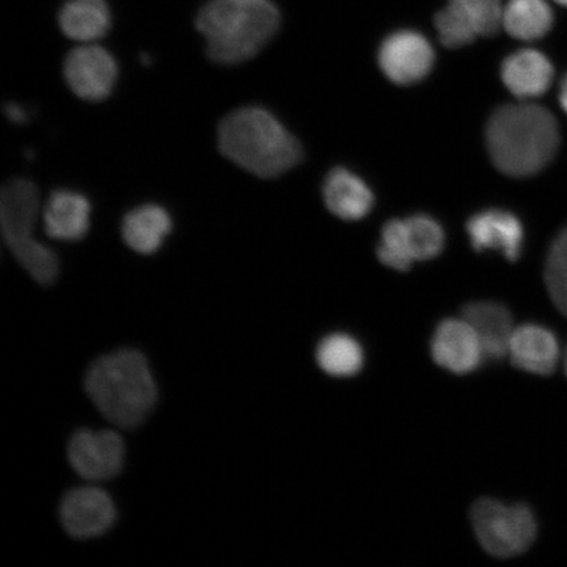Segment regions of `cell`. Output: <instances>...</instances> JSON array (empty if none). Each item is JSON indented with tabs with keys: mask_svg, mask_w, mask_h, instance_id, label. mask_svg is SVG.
Segmentation results:
<instances>
[{
	"mask_svg": "<svg viewBox=\"0 0 567 567\" xmlns=\"http://www.w3.org/2000/svg\"><path fill=\"white\" fill-rule=\"evenodd\" d=\"M49 238L76 243L87 236L91 223L89 198L75 190H53L44 208Z\"/></svg>",
	"mask_w": 567,
	"mask_h": 567,
	"instance_id": "obj_14",
	"label": "cell"
},
{
	"mask_svg": "<svg viewBox=\"0 0 567 567\" xmlns=\"http://www.w3.org/2000/svg\"><path fill=\"white\" fill-rule=\"evenodd\" d=\"M472 523L481 547L494 557L520 556L536 540V519L527 506L481 499L473 506Z\"/></svg>",
	"mask_w": 567,
	"mask_h": 567,
	"instance_id": "obj_6",
	"label": "cell"
},
{
	"mask_svg": "<svg viewBox=\"0 0 567 567\" xmlns=\"http://www.w3.org/2000/svg\"><path fill=\"white\" fill-rule=\"evenodd\" d=\"M84 385L106 420L123 429L137 427L157 403L151 368L136 350H120L97 359L90 367Z\"/></svg>",
	"mask_w": 567,
	"mask_h": 567,
	"instance_id": "obj_4",
	"label": "cell"
},
{
	"mask_svg": "<svg viewBox=\"0 0 567 567\" xmlns=\"http://www.w3.org/2000/svg\"><path fill=\"white\" fill-rule=\"evenodd\" d=\"M173 230L169 213L155 204L142 205L131 210L123 219L122 236L134 252L152 255L165 244Z\"/></svg>",
	"mask_w": 567,
	"mask_h": 567,
	"instance_id": "obj_18",
	"label": "cell"
},
{
	"mask_svg": "<svg viewBox=\"0 0 567 567\" xmlns=\"http://www.w3.org/2000/svg\"><path fill=\"white\" fill-rule=\"evenodd\" d=\"M59 25L68 39L91 44L111 30L110 6L105 0H66L59 12Z\"/></svg>",
	"mask_w": 567,
	"mask_h": 567,
	"instance_id": "obj_19",
	"label": "cell"
},
{
	"mask_svg": "<svg viewBox=\"0 0 567 567\" xmlns=\"http://www.w3.org/2000/svg\"><path fill=\"white\" fill-rule=\"evenodd\" d=\"M378 255L381 264L396 269V271H408L414 264L415 260L410 251L405 219H392L386 223L382 229Z\"/></svg>",
	"mask_w": 567,
	"mask_h": 567,
	"instance_id": "obj_25",
	"label": "cell"
},
{
	"mask_svg": "<svg viewBox=\"0 0 567 567\" xmlns=\"http://www.w3.org/2000/svg\"><path fill=\"white\" fill-rule=\"evenodd\" d=\"M217 141L225 158L261 179L286 174L302 159L300 142L261 106H244L225 116Z\"/></svg>",
	"mask_w": 567,
	"mask_h": 567,
	"instance_id": "obj_2",
	"label": "cell"
},
{
	"mask_svg": "<svg viewBox=\"0 0 567 567\" xmlns=\"http://www.w3.org/2000/svg\"><path fill=\"white\" fill-rule=\"evenodd\" d=\"M555 23L545 0H508L503 11V28L514 39L536 41L545 38Z\"/></svg>",
	"mask_w": 567,
	"mask_h": 567,
	"instance_id": "obj_20",
	"label": "cell"
},
{
	"mask_svg": "<svg viewBox=\"0 0 567 567\" xmlns=\"http://www.w3.org/2000/svg\"><path fill=\"white\" fill-rule=\"evenodd\" d=\"M411 255L414 260H430L442 252L444 231L434 218L416 215L405 219Z\"/></svg>",
	"mask_w": 567,
	"mask_h": 567,
	"instance_id": "obj_24",
	"label": "cell"
},
{
	"mask_svg": "<svg viewBox=\"0 0 567 567\" xmlns=\"http://www.w3.org/2000/svg\"><path fill=\"white\" fill-rule=\"evenodd\" d=\"M68 456L82 478L110 480L123 470L125 444L117 432L80 430L71 437Z\"/></svg>",
	"mask_w": 567,
	"mask_h": 567,
	"instance_id": "obj_8",
	"label": "cell"
},
{
	"mask_svg": "<svg viewBox=\"0 0 567 567\" xmlns=\"http://www.w3.org/2000/svg\"><path fill=\"white\" fill-rule=\"evenodd\" d=\"M446 4L473 28L478 38H491L503 27L505 6L501 0H449Z\"/></svg>",
	"mask_w": 567,
	"mask_h": 567,
	"instance_id": "obj_22",
	"label": "cell"
},
{
	"mask_svg": "<svg viewBox=\"0 0 567 567\" xmlns=\"http://www.w3.org/2000/svg\"><path fill=\"white\" fill-rule=\"evenodd\" d=\"M466 231L476 251H499L509 261L520 257L524 230L513 213L501 209L481 212L470 219Z\"/></svg>",
	"mask_w": 567,
	"mask_h": 567,
	"instance_id": "obj_12",
	"label": "cell"
},
{
	"mask_svg": "<svg viewBox=\"0 0 567 567\" xmlns=\"http://www.w3.org/2000/svg\"><path fill=\"white\" fill-rule=\"evenodd\" d=\"M431 351L437 365L457 374L473 372L484 359L476 332L463 317L439 324Z\"/></svg>",
	"mask_w": 567,
	"mask_h": 567,
	"instance_id": "obj_11",
	"label": "cell"
},
{
	"mask_svg": "<svg viewBox=\"0 0 567 567\" xmlns=\"http://www.w3.org/2000/svg\"><path fill=\"white\" fill-rule=\"evenodd\" d=\"M435 27L442 44L450 49L471 45L478 39L473 28L449 4L436 13Z\"/></svg>",
	"mask_w": 567,
	"mask_h": 567,
	"instance_id": "obj_26",
	"label": "cell"
},
{
	"mask_svg": "<svg viewBox=\"0 0 567 567\" xmlns=\"http://www.w3.org/2000/svg\"><path fill=\"white\" fill-rule=\"evenodd\" d=\"M565 372H566V375H567V351H566V354H565Z\"/></svg>",
	"mask_w": 567,
	"mask_h": 567,
	"instance_id": "obj_30",
	"label": "cell"
},
{
	"mask_svg": "<svg viewBox=\"0 0 567 567\" xmlns=\"http://www.w3.org/2000/svg\"><path fill=\"white\" fill-rule=\"evenodd\" d=\"M559 104H561L563 110L567 113V74L565 75L561 86H559Z\"/></svg>",
	"mask_w": 567,
	"mask_h": 567,
	"instance_id": "obj_28",
	"label": "cell"
},
{
	"mask_svg": "<svg viewBox=\"0 0 567 567\" xmlns=\"http://www.w3.org/2000/svg\"><path fill=\"white\" fill-rule=\"evenodd\" d=\"M40 209V195L34 183L13 179L0 195V226L7 247L18 264L41 286H52L60 275L56 255L33 237Z\"/></svg>",
	"mask_w": 567,
	"mask_h": 567,
	"instance_id": "obj_5",
	"label": "cell"
},
{
	"mask_svg": "<svg viewBox=\"0 0 567 567\" xmlns=\"http://www.w3.org/2000/svg\"><path fill=\"white\" fill-rule=\"evenodd\" d=\"M6 116L11 120L12 123L24 124L27 122V113L21 106L16 103L6 105Z\"/></svg>",
	"mask_w": 567,
	"mask_h": 567,
	"instance_id": "obj_27",
	"label": "cell"
},
{
	"mask_svg": "<svg viewBox=\"0 0 567 567\" xmlns=\"http://www.w3.org/2000/svg\"><path fill=\"white\" fill-rule=\"evenodd\" d=\"M544 278L553 303L567 317V226L550 245Z\"/></svg>",
	"mask_w": 567,
	"mask_h": 567,
	"instance_id": "obj_23",
	"label": "cell"
},
{
	"mask_svg": "<svg viewBox=\"0 0 567 567\" xmlns=\"http://www.w3.org/2000/svg\"><path fill=\"white\" fill-rule=\"evenodd\" d=\"M326 207L344 221L364 218L373 207V194L359 176L346 168H334L323 186Z\"/></svg>",
	"mask_w": 567,
	"mask_h": 567,
	"instance_id": "obj_17",
	"label": "cell"
},
{
	"mask_svg": "<svg viewBox=\"0 0 567 567\" xmlns=\"http://www.w3.org/2000/svg\"><path fill=\"white\" fill-rule=\"evenodd\" d=\"M502 81L519 99L542 96L555 78V69L548 56L535 49H522L503 62Z\"/></svg>",
	"mask_w": 567,
	"mask_h": 567,
	"instance_id": "obj_16",
	"label": "cell"
},
{
	"mask_svg": "<svg viewBox=\"0 0 567 567\" xmlns=\"http://www.w3.org/2000/svg\"><path fill=\"white\" fill-rule=\"evenodd\" d=\"M63 76L78 97L97 103L111 96L116 86L118 66L115 56L105 48L91 42L69 52L63 62Z\"/></svg>",
	"mask_w": 567,
	"mask_h": 567,
	"instance_id": "obj_7",
	"label": "cell"
},
{
	"mask_svg": "<svg viewBox=\"0 0 567 567\" xmlns=\"http://www.w3.org/2000/svg\"><path fill=\"white\" fill-rule=\"evenodd\" d=\"M435 62L434 48L420 32L396 31L382 41L379 65L389 81L400 86L421 82Z\"/></svg>",
	"mask_w": 567,
	"mask_h": 567,
	"instance_id": "obj_9",
	"label": "cell"
},
{
	"mask_svg": "<svg viewBox=\"0 0 567 567\" xmlns=\"http://www.w3.org/2000/svg\"><path fill=\"white\" fill-rule=\"evenodd\" d=\"M558 4H561L564 7H567V0H555Z\"/></svg>",
	"mask_w": 567,
	"mask_h": 567,
	"instance_id": "obj_29",
	"label": "cell"
},
{
	"mask_svg": "<svg viewBox=\"0 0 567 567\" xmlns=\"http://www.w3.org/2000/svg\"><path fill=\"white\" fill-rule=\"evenodd\" d=\"M280 23V11L271 0H209L195 20L209 60L229 66L264 51Z\"/></svg>",
	"mask_w": 567,
	"mask_h": 567,
	"instance_id": "obj_3",
	"label": "cell"
},
{
	"mask_svg": "<svg viewBox=\"0 0 567 567\" xmlns=\"http://www.w3.org/2000/svg\"><path fill=\"white\" fill-rule=\"evenodd\" d=\"M508 358L524 372L548 375L555 372L559 360L558 340L542 326H519L509 343Z\"/></svg>",
	"mask_w": 567,
	"mask_h": 567,
	"instance_id": "obj_15",
	"label": "cell"
},
{
	"mask_svg": "<svg viewBox=\"0 0 567 567\" xmlns=\"http://www.w3.org/2000/svg\"><path fill=\"white\" fill-rule=\"evenodd\" d=\"M463 318L476 332L484 359L498 361L508 357L516 328L512 313L503 305L473 302L463 309Z\"/></svg>",
	"mask_w": 567,
	"mask_h": 567,
	"instance_id": "obj_13",
	"label": "cell"
},
{
	"mask_svg": "<svg viewBox=\"0 0 567 567\" xmlns=\"http://www.w3.org/2000/svg\"><path fill=\"white\" fill-rule=\"evenodd\" d=\"M486 145L495 167L503 174L536 175L556 157L558 123L553 113L540 105H503L488 120Z\"/></svg>",
	"mask_w": 567,
	"mask_h": 567,
	"instance_id": "obj_1",
	"label": "cell"
},
{
	"mask_svg": "<svg viewBox=\"0 0 567 567\" xmlns=\"http://www.w3.org/2000/svg\"><path fill=\"white\" fill-rule=\"evenodd\" d=\"M63 528L75 538L102 536L116 519V508L109 493L86 486L69 492L61 502Z\"/></svg>",
	"mask_w": 567,
	"mask_h": 567,
	"instance_id": "obj_10",
	"label": "cell"
},
{
	"mask_svg": "<svg viewBox=\"0 0 567 567\" xmlns=\"http://www.w3.org/2000/svg\"><path fill=\"white\" fill-rule=\"evenodd\" d=\"M363 350L353 338L336 334L318 346L317 361L322 371L337 378H349L363 367Z\"/></svg>",
	"mask_w": 567,
	"mask_h": 567,
	"instance_id": "obj_21",
	"label": "cell"
}]
</instances>
